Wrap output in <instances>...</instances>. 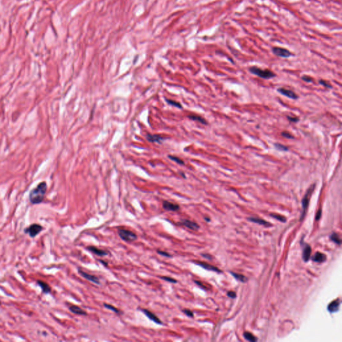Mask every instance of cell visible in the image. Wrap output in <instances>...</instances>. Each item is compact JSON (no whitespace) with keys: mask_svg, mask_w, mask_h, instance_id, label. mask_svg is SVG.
I'll return each instance as SVG.
<instances>
[{"mask_svg":"<svg viewBox=\"0 0 342 342\" xmlns=\"http://www.w3.org/2000/svg\"><path fill=\"white\" fill-rule=\"evenodd\" d=\"M47 191V184L46 182H42L38 185L31 191L29 195V199L31 204H38L41 203L44 199Z\"/></svg>","mask_w":342,"mask_h":342,"instance_id":"obj_1","label":"cell"},{"mask_svg":"<svg viewBox=\"0 0 342 342\" xmlns=\"http://www.w3.org/2000/svg\"><path fill=\"white\" fill-rule=\"evenodd\" d=\"M249 72L257 76L259 78H263V79H271L276 76V74L273 72L271 71L268 69H261L257 66H252L249 68Z\"/></svg>","mask_w":342,"mask_h":342,"instance_id":"obj_2","label":"cell"},{"mask_svg":"<svg viewBox=\"0 0 342 342\" xmlns=\"http://www.w3.org/2000/svg\"><path fill=\"white\" fill-rule=\"evenodd\" d=\"M316 186V184H313L312 185L308 188V190L307 191L304 199H303V200H302L303 212H302V214H301V218H300L301 220H302L303 218L305 217L306 211H307V210H308V206H309L310 198H311V196L313 193V192L314 191V189H315Z\"/></svg>","mask_w":342,"mask_h":342,"instance_id":"obj_3","label":"cell"},{"mask_svg":"<svg viewBox=\"0 0 342 342\" xmlns=\"http://www.w3.org/2000/svg\"><path fill=\"white\" fill-rule=\"evenodd\" d=\"M119 237L127 242H132L137 239V235L134 232L127 229H119L118 230Z\"/></svg>","mask_w":342,"mask_h":342,"instance_id":"obj_4","label":"cell"},{"mask_svg":"<svg viewBox=\"0 0 342 342\" xmlns=\"http://www.w3.org/2000/svg\"><path fill=\"white\" fill-rule=\"evenodd\" d=\"M43 227L39 224L34 223L31 225L29 227L26 228L24 230V233L28 234L30 237L31 238L36 237V236L42 231Z\"/></svg>","mask_w":342,"mask_h":342,"instance_id":"obj_5","label":"cell"},{"mask_svg":"<svg viewBox=\"0 0 342 342\" xmlns=\"http://www.w3.org/2000/svg\"><path fill=\"white\" fill-rule=\"evenodd\" d=\"M271 51H272L274 55L280 58H288L293 55L289 50L284 48H281V47H273Z\"/></svg>","mask_w":342,"mask_h":342,"instance_id":"obj_6","label":"cell"},{"mask_svg":"<svg viewBox=\"0 0 342 342\" xmlns=\"http://www.w3.org/2000/svg\"><path fill=\"white\" fill-rule=\"evenodd\" d=\"M78 273H79V274L80 275V276H81L82 277H83L84 279H86V280H88V281H91V282L94 283V284H97V285L100 284V280H99V279H98L96 276H93V275H91V274H89V273H86L85 271H82V270H81V269H78Z\"/></svg>","mask_w":342,"mask_h":342,"instance_id":"obj_7","label":"cell"},{"mask_svg":"<svg viewBox=\"0 0 342 342\" xmlns=\"http://www.w3.org/2000/svg\"><path fill=\"white\" fill-rule=\"evenodd\" d=\"M141 311H142L146 316L148 318L149 320H151V321H154L155 323L157 324H159V325H162L163 324V322L161 321L158 317H156V316L155 315V313H153L152 312H150L149 310L147 309H141Z\"/></svg>","mask_w":342,"mask_h":342,"instance_id":"obj_8","label":"cell"},{"mask_svg":"<svg viewBox=\"0 0 342 342\" xmlns=\"http://www.w3.org/2000/svg\"><path fill=\"white\" fill-rule=\"evenodd\" d=\"M163 207L164 210L168 211H177L180 209V206L177 204L164 200L163 203Z\"/></svg>","mask_w":342,"mask_h":342,"instance_id":"obj_9","label":"cell"},{"mask_svg":"<svg viewBox=\"0 0 342 342\" xmlns=\"http://www.w3.org/2000/svg\"><path fill=\"white\" fill-rule=\"evenodd\" d=\"M180 225H182L184 227H187L188 229H190L191 230H193V231H196L199 229V225H198L197 223L193 222V221H191L190 220H187V219H183L180 222Z\"/></svg>","mask_w":342,"mask_h":342,"instance_id":"obj_10","label":"cell"},{"mask_svg":"<svg viewBox=\"0 0 342 342\" xmlns=\"http://www.w3.org/2000/svg\"><path fill=\"white\" fill-rule=\"evenodd\" d=\"M277 91L280 93H281V94H283V95H284L289 98H292V99H297L298 98V96L297 94L291 90H287L284 88H280L277 90Z\"/></svg>","mask_w":342,"mask_h":342,"instance_id":"obj_11","label":"cell"},{"mask_svg":"<svg viewBox=\"0 0 342 342\" xmlns=\"http://www.w3.org/2000/svg\"><path fill=\"white\" fill-rule=\"evenodd\" d=\"M87 249L90 251V252L95 254L96 255H98V256H106V255H108V252H107V251L105 250H102L100 249L99 248H97V247H94V246H89L87 247Z\"/></svg>","mask_w":342,"mask_h":342,"instance_id":"obj_12","label":"cell"},{"mask_svg":"<svg viewBox=\"0 0 342 342\" xmlns=\"http://www.w3.org/2000/svg\"><path fill=\"white\" fill-rule=\"evenodd\" d=\"M340 304H341V301L340 300V299H337V300L333 301L332 303H330L328 308L329 312L333 313L338 311V309L340 308Z\"/></svg>","mask_w":342,"mask_h":342,"instance_id":"obj_13","label":"cell"},{"mask_svg":"<svg viewBox=\"0 0 342 342\" xmlns=\"http://www.w3.org/2000/svg\"><path fill=\"white\" fill-rule=\"evenodd\" d=\"M69 309L70 311L72 312L74 314H76V315H80V316H86L87 315V313H86L84 310H83L82 309H81L80 307L76 306V305H70L69 307Z\"/></svg>","mask_w":342,"mask_h":342,"instance_id":"obj_14","label":"cell"},{"mask_svg":"<svg viewBox=\"0 0 342 342\" xmlns=\"http://www.w3.org/2000/svg\"><path fill=\"white\" fill-rule=\"evenodd\" d=\"M194 263H196V265H199V266H200V267H202L203 268L205 269H207V270L217 271V272H220V271H221L219 269H218L216 267L213 266V265H209V264H208V263H206L200 262V261H195Z\"/></svg>","mask_w":342,"mask_h":342,"instance_id":"obj_15","label":"cell"},{"mask_svg":"<svg viewBox=\"0 0 342 342\" xmlns=\"http://www.w3.org/2000/svg\"><path fill=\"white\" fill-rule=\"evenodd\" d=\"M311 253H312V249L310 246L309 245H306L304 249V251H303V259H304V261L307 262L309 261V259H310V257H311Z\"/></svg>","mask_w":342,"mask_h":342,"instance_id":"obj_16","label":"cell"},{"mask_svg":"<svg viewBox=\"0 0 342 342\" xmlns=\"http://www.w3.org/2000/svg\"><path fill=\"white\" fill-rule=\"evenodd\" d=\"M37 283H38V285L42 288L43 293L47 294V293H49L51 292L50 286L48 284H46V282L38 280L37 281Z\"/></svg>","mask_w":342,"mask_h":342,"instance_id":"obj_17","label":"cell"},{"mask_svg":"<svg viewBox=\"0 0 342 342\" xmlns=\"http://www.w3.org/2000/svg\"><path fill=\"white\" fill-rule=\"evenodd\" d=\"M147 139L150 143H160L161 140H163L162 137L156 135H147Z\"/></svg>","mask_w":342,"mask_h":342,"instance_id":"obj_18","label":"cell"},{"mask_svg":"<svg viewBox=\"0 0 342 342\" xmlns=\"http://www.w3.org/2000/svg\"><path fill=\"white\" fill-rule=\"evenodd\" d=\"M326 260V256L320 252H317L313 257V261L317 263H323Z\"/></svg>","mask_w":342,"mask_h":342,"instance_id":"obj_19","label":"cell"},{"mask_svg":"<svg viewBox=\"0 0 342 342\" xmlns=\"http://www.w3.org/2000/svg\"><path fill=\"white\" fill-rule=\"evenodd\" d=\"M188 118H189L190 119H191L192 120L197 121V122H199V123H201L203 124H207V121L205 120V119H204L203 117L200 116L190 115V116H188Z\"/></svg>","mask_w":342,"mask_h":342,"instance_id":"obj_20","label":"cell"},{"mask_svg":"<svg viewBox=\"0 0 342 342\" xmlns=\"http://www.w3.org/2000/svg\"><path fill=\"white\" fill-rule=\"evenodd\" d=\"M249 220L251 221H252L253 223H258V224H260V225H265V226H268L270 224L269 223L266 222L265 221L261 219H258V218H254V217H251L249 218Z\"/></svg>","mask_w":342,"mask_h":342,"instance_id":"obj_21","label":"cell"},{"mask_svg":"<svg viewBox=\"0 0 342 342\" xmlns=\"http://www.w3.org/2000/svg\"><path fill=\"white\" fill-rule=\"evenodd\" d=\"M243 336H244V337L247 340H248L249 341H257V339L255 338V337L253 335V334H251L249 332H245L244 334H243Z\"/></svg>","mask_w":342,"mask_h":342,"instance_id":"obj_22","label":"cell"},{"mask_svg":"<svg viewBox=\"0 0 342 342\" xmlns=\"http://www.w3.org/2000/svg\"><path fill=\"white\" fill-rule=\"evenodd\" d=\"M330 239H331V240L333 241L334 243H337V244L338 245L341 244V239L337 234L333 233L331 236H330Z\"/></svg>","mask_w":342,"mask_h":342,"instance_id":"obj_23","label":"cell"},{"mask_svg":"<svg viewBox=\"0 0 342 342\" xmlns=\"http://www.w3.org/2000/svg\"><path fill=\"white\" fill-rule=\"evenodd\" d=\"M231 274H232V276H233L235 279H237V280L240 281L241 282H245L247 281V277H245V276H243V275L232 273V272H231Z\"/></svg>","mask_w":342,"mask_h":342,"instance_id":"obj_24","label":"cell"},{"mask_svg":"<svg viewBox=\"0 0 342 342\" xmlns=\"http://www.w3.org/2000/svg\"><path fill=\"white\" fill-rule=\"evenodd\" d=\"M104 307H105L106 308H107V309H110V310H112V312H115L116 313L120 314V313H121V312L120 311V310H119V309H117L116 308H115V307L112 306V305L107 304H104Z\"/></svg>","mask_w":342,"mask_h":342,"instance_id":"obj_25","label":"cell"},{"mask_svg":"<svg viewBox=\"0 0 342 342\" xmlns=\"http://www.w3.org/2000/svg\"><path fill=\"white\" fill-rule=\"evenodd\" d=\"M168 158H169V159H170L171 160H172L175 161V162H176V163H177V164H181V165H183V164H184V162H183V160H181V159H180L178 158V157H176V156H171V155H169V156H168Z\"/></svg>","mask_w":342,"mask_h":342,"instance_id":"obj_26","label":"cell"},{"mask_svg":"<svg viewBox=\"0 0 342 342\" xmlns=\"http://www.w3.org/2000/svg\"><path fill=\"white\" fill-rule=\"evenodd\" d=\"M159 277L161 279V280H164V281H168V282L172 283V284H176V283H177V281H176V280H175V279L172 278V277H171L163 276V277Z\"/></svg>","mask_w":342,"mask_h":342,"instance_id":"obj_27","label":"cell"},{"mask_svg":"<svg viewBox=\"0 0 342 342\" xmlns=\"http://www.w3.org/2000/svg\"><path fill=\"white\" fill-rule=\"evenodd\" d=\"M167 102H168V104L172 105V106H174L175 107H177V108H182V106L180 104L179 102H176V101H173V100H166Z\"/></svg>","mask_w":342,"mask_h":342,"instance_id":"obj_28","label":"cell"},{"mask_svg":"<svg viewBox=\"0 0 342 342\" xmlns=\"http://www.w3.org/2000/svg\"><path fill=\"white\" fill-rule=\"evenodd\" d=\"M275 147H276V148L278 149V150L281 151H288V147H285V146H284V145L281 144H279V143L275 144Z\"/></svg>","mask_w":342,"mask_h":342,"instance_id":"obj_29","label":"cell"},{"mask_svg":"<svg viewBox=\"0 0 342 342\" xmlns=\"http://www.w3.org/2000/svg\"><path fill=\"white\" fill-rule=\"evenodd\" d=\"M156 252H157V253H159V255H162V256H164V257H170V258L172 257V255H171L170 253H168L166 252V251H160V250H159H159H157V251H156Z\"/></svg>","mask_w":342,"mask_h":342,"instance_id":"obj_30","label":"cell"},{"mask_svg":"<svg viewBox=\"0 0 342 342\" xmlns=\"http://www.w3.org/2000/svg\"><path fill=\"white\" fill-rule=\"evenodd\" d=\"M271 217H274V218H276V219L279 220V221H280L281 222H285V221H286V219L284 217H283V216L280 215H271Z\"/></svg>","mask_w":342,"mask_h":342,"instance_id":"obj_31","label":"cell"},{"mask_svg":"<svg viewBox=\"0 0 342 342\" xmlns=\"http://www.w3.org/2000/svg\"><path fill=\"white\" fill-rule=\"evenodd\" d=\"M281 135L284 137H285V138L288 139H294L293 136H292L290 133H289L288 132H283L281 133Z\"/></svg>","mask_w":342,"mask_h":342,"instance_id":"obj_32","label":"cell"},{"mask_svg":"<svg viewBox=\"0 0 342 342\" xmlns=\"http://www.w3.org/2000/svg\"><path fill=\"white\" fill-rule=\"evenodd\" d=\"M183 312L184 313H185L188 317H194L193 313H192L189 309H183Z\"/></svg>","mask_w":342,"mask_h":342,"instance_id":"obj_33","label":"cell"},{"mask_svg":"<svg viewBox=\"0 0 342 342\" xmlns=\"http://www.w3.org/2000/svg\"><path fill=\"white\" fill-rule=\"evenodd\" d=\"M301 79H302L303 80H304V81L306 82H309H309H313L312 78V77H310V76H303L301 77Z\"/></svg>","mask_w":342,"mask_h":342,"instance_id":"obj_34","label":"cell"},{"mask_svg":"<svg viewBox=\"0 0 342 342\" xmlns=\"http://www.w3.org/2000/svg\"><path fill=\"white\" fill-rule=\"evenodd\" d=\"M319 82H320V84L323 85L324 86H325V87H326V88H332V86L330 85L329 84H328L327 82H325V81H324V80H321L319 81Z\"/></svg>","mask_w":342,"mask_h":342,"instance_id":"obj_35","label":"cell"},{"mask_svg":"<svg viewBox=\"0 0 342 342\" xmlns=\"http://www.w3.org/2000/svg\"><path fill=\"white\" fill-rule=\"evenodd\" d=\"M288 119L290 122H292V123H297V122L299 121V119L297 117H291V116H288Z\"/></svg>","mask_w":342,"mask_h":342,"instance_id":"obj_36","label":"cell"},{"mask_svg":"<svg viewBox=\"0 0 342 342\" xmlns=\"http://www.w3.org/2000/svg\"><path fill=\"white\" fill-rule=\"evenodd\" d=\"M227 296L230 297H231V298H235L236 297V294L233 292H228Z\"/></svg>","mask_w":342,"mask_h":342,"instance_id":"obj_37","label":"cell"},{"mask_svg":"<svg viewBox=\"0 0 342 342\" xmlns=\"http://www.w3.org/2000/svg\"><path fill=\"white\" fill-rule=\"evenodd\" d=\"M321 210H320L319 211L317 212V215H316V220H319L320 218V217H321Z\"/></svg>","mask_w":342,"mask_h":342,"instance_id":"obj_38","label":"cell"},{"mask_svg":"<svg viewBox=\"0 0 342 342\" xmlns=\"http://www.w3.org/2000/svg\"><path fill=\"white\" fill-rule=\"evenodd\" d=\"M202 255H203V256L204 258H207V259H211V257H210L211 256H210V255H207V254H202Z\"/></svg>","mask_w":342,"mask_h":342,"instance_id":"obj_39","label":"cell"},{"mask_svg":"<svg viewBox=\"0 0 342 342\" xmlns=\"http://www.w3.org/2000/svg\"><path fill=\"white\" fill-rule=\"evenodd\" d=\"M99 261L102 263V264H103L104 265L107 266V267L108 266V263H106V261H102V260H100Z\"/></svg>","mask_w":342,"mask_h":342,"instance_id":"obj_40","label":"cell"},{"mask_svg":"<svg viewBox=\"0 0 342 342\" xmlns=\"http://www.w3.org/2000/svg\"><path fill=\"white\" fill-rule=\"evenodd\" d=\"M0 305H1V301H0Z\"/></svg>","mask_w":342,"mask_h":342,"instance_id":"obj_41","label":"cell"}]
</instances>
